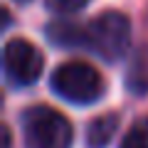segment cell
Returning <instances> with one entry per match:
<instances>
[{"instance_id":"obj_1","label":"cell","mask_w":148,"mask_h":148,"mask_svg":"<svg viewBox=\"0 0 148 148\" xmlns=\"http://www.w3.org/2000/svg\"><path fill=\"white\" fill-rule=\"evenodd\" d=\"M131 47V22L123 12L106 10L86 25V49L106 62H119Z\"/></svg>"},{"instance_id":"obj_2","label":"cell","mask_w":148,"mask_h":148,"mask_svg":"<svg viewBox=\"0 0 148 148\" xmlns=\"http://www.w3.org/2000/svg\"><path fill=\"white\" fill-rule=\"evenodd\" d=\"M27 148H72V123L49 106H30L22 114Z\"/></svg>"},{"instance_id":"obj_8","label":"cell","mask_w":148,"mask_h":148,"mask_svg":"<svg viewBox=\"0 0 148 148\" xmlns=\"http://www.w3.org/2000/svg\"><path fill=\"white\" fill-rule=\"evenodd\" d=\"M119 148H148V119H138L121 138Z\"/></svg>"},{"instance_id":"obj_4","label":"cell","mask_w":148,"mask_h":148,"mask_svg":"<svg viewBox=\"0 0 148 148\" xmlns=\"http://www.w3.org/2000/svg\"><path fill=\"white\" fill-rule=\"evenodd\" d=\"M45 67V57L42 52L35 47L27 40H10L5 42L3 49V69H5V77L12 86H30L40 79Z\"/></svg>"},{"instance_id":"obj_5","label":"cell","mask_w":148,"mask_h":148,"mask_svg":"<svg viewBox=\"0 0 148 148\" xmlns=\"http://www.w3.org/2000/svg\"><path fill=\"white\" fill-rule=\"evenodd\" d=\"M47 40L64 49H86V25L79 22H49Z\"/></svg>"},{"instance_id":"obj_3","label":"cell","mask_w":148,"mask_h":148,"mask_svg":"<svg viewBox=\"0 0 148 148\" xmlns=\"http://www.w3.org/2000/svg\"><path fill=\"white\" fill-rule=\"evenodd\" d=\"M52 89L69 104H94L104 94V79L86 62H64L52 74Z\"/></svg>"},{"instance_id":"obj_7","label":"cell","mask_w":148,"mask_h":148,"mask_svg":"<svg viewBox=\"0 0 148 148\" xmlns=\"http://www.w3.org/2000/svg\"><path fill=\"white\" fill-rule=\"evenodd\" d=\"M119 128V114H101L86 126V146L89 148H106Z\"/></svg>"},{"instance_id":"obj_6","label":"cell","mask_w":148,"mask_h":148,"mask_svg":"<svg viewBox=\"0 0 148 148\" xmlns=\"http://www.w3.org/2000/svg\"><path fill=\"white\" fill-rule=\"evenodd\" d=\"M126 89L131 94H148V45L136 49L126 67Z\"/></svg>"},{"instance_id":"obj_10","label":"cell","mask_w":148,"mask_h":148,"mask_svg":"<svg viewBox=\"0 0 148 148\" xmlns=\"http://www.w3.org/2000/svg\"><path fill=\"white\" fill-rule=\"evenodd\" d=\"M3 148H10V128L3 126Z\"/></svg>"},{"instance_id":"obj_11","label":"cell","mask_w":148,"mask_h":148,"mask_svg":"<svg viewBox=\"0 0 148 148\" xmlns=\"http://www.w3.org/2000/svg\"><path fill=\"white\" fill-rule=\"evenodd\" d=\"M17 3H27V0H17Z\"/></svg>"},{"instance_id":"obj_9","label":"cell","mask_w":148,"mask_h":148,"mask_svg":"<svg viewBox=\"0 0 148 148\" xmlns=\"http://www.w3.org/2000/svg\"><path fill=\"white\" fill-rule=\"evenodd\" d=\"M89 0H45L47 10L52 12H59V15H67V12H77L86 5Z\"/></svg>"}]
</instances>
